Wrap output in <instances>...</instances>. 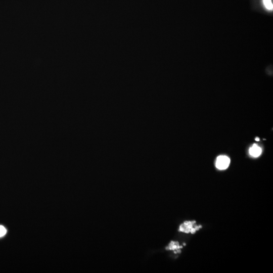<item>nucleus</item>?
Segmentation results:
<instances>
[{
    "instance_id": "nucleus-7",
    "label": "nucleus",
    "mask_w": 273,
    "mask_h": 273,
    "mask_svg": "<svg viewBox=\"0 0 273 273\" xmlns=\"http://www.w3.org/2000/svg\"><path fill=\"white\" fill-rule=\"evenodd\" d=\"M256 141H260V139H259V138L256 137Z\"/></svg>"
},
{
    "instance_id": "nucleus-6",
    "label": "nucleus",
    "mask_w": 273,
    "mask_h": 273,
    "mask_svg": "<svg viewBox=\"0 0 273 273\" xmlns=\"http://www.w3.org/2000/svg\"><path fill=\"white\" fill-rule=\"evenodd\" d=\"M7 233V230L3 226H0V237L4 236Z\"/></svg>"
},
{
    "instance_id": "nucleus-4",
    "label": "nucleus",
    "mask_w": 273,
    "mask_h": 273,
    "mask_svg": "<svg viewBox=\"0 0 273 273\" xmlns=\"http://www.w3.org/2000/svg\"><path fill=\"white\" fill-rule=\"evenodd\" d=\"M261 148L256 144H253L249 149V154L254 157H259L261 154Z\"/></svg>"
},
{
    "instance_id": "nucleus-3",
    "label": "nucleus",
    "mask_w": 273,
    "mask_h": 273,
    "mask_svg": "<svg viewBox=\"0 0 273 273\" xmlns=\"http://www.w3.org/2000/svg\"><path fill=\"white\" fill-rule=\"evenodd\" d=\"M182 248L183 246L180 245L178 242L172 241L166 247V249L167 251H174L175 253H179L181 252V249Z\"/></svg>"
},
{
    "instance_id": "nucleus-2",
    "label": "nucleus",
    "mask_w": 273,
    "mask_h": 273,
    "mask_svg": "<svg viewBox=\"0 0 273 273\" xmlns=\"http://www.w3.org/2000/svg\"><path fill=\"white\" fill-rule=\"evenodd\" d=\"M230 163V159L227 156L221 155L217 158L216 166L219 170H226L229 166Z\"/></svg>"
},
{
    "instance_id": "nucleus-5",
    "label": "nucleus",
    "mask_w": 273,
    "mask_h": 273,
    "mask_svg": "<svg viewBox=\"0 0 273 273\" xmlns=\"http://www.w3.org/2000/svg\"><path fill=\"white\" fill-rule=\"evenodd\" d=\"M263 2L266 9L270 10H273V5L271 0H263Z\"/></svg>"
},
{
    "instance_id": "nucleus-1",
    "label": "nucleus",
    "mask_w": 273,
    "mask_h": 273,
    "mask_svg": "<svg viewBox=\"0 0 273 273\" xmlns=\"http://www.w3.org/2000/svg\"><path fill=\"white\" fill-rule=\"evenodd\" d=\"M201 228V226L196 225V221H186L180 226L179 231L184 233H191L193 234Z\"/></svg>"
}]
</instances>
